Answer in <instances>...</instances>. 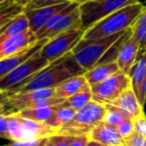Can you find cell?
Masks as SVG:
<instances>
[{"mask_svg": "<svg viewBox=\"0 0 146 146\" xmlns=\"http://www.w3.org/2000/svg\"><path fill=\"white\" fill-rule=\"evenodd\" d=\"M144 8L145 6L140 1L122 7L119 10L104 17L89 29H87L84 32L82 39L93 40V39L105 38L116 33L127 30L131 28Z\"/></svg>", "mask_w": 146, "mask_h": 146, "instance_id": "cell-1", "label": "cell"}, {"mask_svg": "<svg viewBox=\"0 0 146 146\" xmlns=\"http://www.w3.org/2000/svg\"><path fill=\"white\" fill-rule=\"evenodd\" d=\"M67 54L64 57L54 61L49 64L46 68L42 69L36 75L31 77L28 81L18 87L11 88L7 90L9 94L18 93V92H27L32 90L40 89H52L60 85L65 80L69 79L73 76L70 70L65 63Z\"/></svg>", "mask_w": 146, "mask_h": 146, "instance_id": "cell-2", "label": "cell"}, {"mask_svg": "<svg viewBox=\"0 0 146 146\" xmlns=\"http://www.w3.org/2000/svg\"><path fill=\"white\" fill-rule=\"evenodd\" d=\"M127 30L116 33L105 38L93 39V40L81 39L75 48L71 51L73 58L75 59L77 64L81 67L84 72H87L99 63V61L111 48L112 45Z\"/></svg>", "mask_w": 146, "mask_h": 146, "instance_id": "cell-3", "label": "cell"}, {"mask_svg": "<svg viewBox=\"0 0 146 146\" xmlns=\"http://www.w3.org/2000/svg\"><path fill=\"white\" fill-rule=\"evenodd\" d=\"M105 112V105L94 101L89 102L83 108L76 111L75 115L70 121L58 128L56 134L68 136H88L90 131L96 125L103 121Z\"/></svg>", "mask_w": 146, "mask_h": 146, "instance_id": "cell-4", "label": "cell"}, {"mask_svg": "<svg viewBox=\"0 0 146 146\" xmlns=\"http://www.w3.org/2000/svg\"><path fill=\"white\" fill-rule=\"evenodd\" d=\"M81 28V14L79 3L73 2L52 17L42 28L37 31V39H51L72 29Z\"/></svg>", "mask_w": 146, "mask_h": 146, "instance_id": "cell-5", "label": "cell"}, {"mask_svg": "<svg viewBox=\"0 0 146 146\" xmlns=\"http://www.w3.org/2000/svg\"><path fill=\"white\" fill-rule=\"evenodd\" d=\"M138 1L139 0H87L79 4L81 28L86 31L104 17Z\"/></svg>", "mask_w": 146, "mask_h": 146, "instance_id": "cell-6", "label": "cell"}, {"mask_svg": "<svg viewBox=\"0 0 146 146\" xmlns=\"http://www.w3.org/2000/svg\"><path fill=\"white\" fill-rule=\"evenodd\" d=\"M85 31L82 28L66 31L53 38L49 39L41 48L40 56L52 63L70 53L82 39Z\"/></svg>", "mask_w": 146, "mask_h": 146, "instance_id": "cell-7", "label": "cell"}, {"mask_svg": "<svg viewBox=\"0 0 146 146\" xmlns=\"http://www.w3.org/2000/svg\"><path fill=\"white\" fill-rule=\"evenodd\" d=\"M90 87L92 92V101L106 105L114 101L125 90L131 87V81L127 74L119 70L104 81Z\"/></svg>", "mask_w": 146, "mask_h": 146, "instance_id": "cell-8", "label": "cell"}, {"mask_svg": "<svg viewBox=\"0 0 146 146\" xmlns=\"http://www.w3.org/2000/svg\"><path fill=\"white\" fill-rule=\"evenodd\" d=\"M39 52L27 59L24 63H22L17 68L8 73L2 79H0V90L7 91L11 88L22 85L26 81H28L31 77L40 72L42 69L46 68L49 64H51L44 58H42Z\"/></svg>", "mask_w": 146, "mask_h": 146, "instance_id": "cell-9", "label": "cell"}, {"mask_svg": "<svg viewBox=\"0 0 146 146\" xmlns=\"http://www.w3.org/2000/svg\"><path fill=\"white\" fill-rule=\"evenodd\" d=\"M54 89H40L27 92H18L10 94L9 96V107L13 113L20 110L32 108L39 102L54 97Z\"/></svg>", "mask_w": 146, "mask_h": 146, "instance_id": "cell-10", "label": "cell"}, {"mask_svg": "<svg viewBox=\"0 0 146 146\" xmlns=\"http://www.w3.org/2000/svg\"><path fill=\"white\" fill-rule=\"evenodd\" d=\"M38 41L36 34L31 29L11 36L0 42V60L18 54Z\"/></svg>", "mask_w": 146, "mask_h": 146, "instance_id": "cell-11", "label": "cell"}, {"mask_svg": "<svg viewBox=\"0 0 146 146\" xmlns=\"http://www.w3.org/2000/svg\"><path fill=\"white\" fill-rule=\"evenodd\" d=\"M73 2H63L52 6H45L40 8H23L22 12L27 17L29 27L34 33L39 31L54 15L62 11Z\"/></svg>", "mask_w": 146, "mask_h": 146, "instance_id": "cell-12", "label": "cell"}, {"mask_svg": "<svg viewBox=\"0 0 146 146\" xmlns=\"http://www.w3.org/2000/svg\"><path fill=\"white\" fill-rule=\"evenodd\" d=\"M140 50L139 44L131 34V28L128 30L125 38L123 39L118 50L115 62L117 63L119 70L125 74H129Z\"/></svg>", "mask_w": 146, "mask_h": 146, "instance_id": "cell-13", "label": "cell"}, {"mask_svg": "<svg viewBox=\"0 0 146 146\" xmlns=\"http://www.w3.org/2000/svg\"><path fill=\"white\" fill-rule=\"evenodd\" d=\"M19 120L23 135V141H29L33 139H42L48 138L57 133V129L48 125L44 122H38L34 120L27 119L19 116L15 112Z\"/></svg>", "mask_w": 146, "mask_h": 146, "instance_id": "cell-14", "label": "cell"}, {"mask_svg": "<svg viewBox=\"0 0 146 146\" xmlns=\"http://www.w3.org/2000/svg\"><path fill=\"white\" fill-rule=\"evenodd\" d=\"M49 39H46V38L39 39L34 45H32V46L29 47V48L23 50L22 52L0 60V79H2V78L4 77V76H6L8 73H10L11 71H13L15 68H17L19 65L24 63L27 59H29L34 54H36L37 52H39V51L41 50V48L44 46L45 43Z\"/></svg>", "mask_w": 146, "mask_h": 146, "instance_id": "cell-15", "label": "cell"}, {"mask_svg": "<svg viewBox=\"0 0 146 146\" xmlns=\"http://www.w3.org/2000/svg\"><path fill=\"white\" fill-rule=\"evenodd\" d=\"M110 105L116 107L126 117L132 120H135L136 118L145 114L143 111V107L140 105L139 101H138L137 97H136L135 93L131 87L125 90L119 97L116 98L114 101H112Z\"/></svg>", "mask_w": 146, "mask_h": 146, "instance_id": "cell-16", "label": "cell"}, {"mask_svg": "<svg viewBox=\"0 0 146 146\" xmlns=\"http://www.w3.org/2000/svg\"><path fill=\"white\" fill-rule=\"evenodd\" d=\"M88 138L104 146H125V141L118 133L116 127L104 123L103 121L90 131Z\"/></svg>", "mask_w": 146, "mask_h": 146, "instance_id": "cell-17", "label": "cell"}, {"mask_svg": "<svg viewBox=\"0 0 146 146\" xmlns=\"http://www.w3.org/2000/svg\"><path fill=\"white\" fill-rule=\"evenodd\" d=\"M131 81V88L136 97L146 80V49H140L137 58L128 74Z\"/></svg>", "mask_w": 146, "mask_h": 146, "instance_id": "cell-18", "label": "cell"}, {"mask_svg": "<svg viewBox=\"0 0 146 146\" xmlns=\"http://www.w3.org/2000/svg\"><path fill=\"white\" fill-rule=\"evenodd\" d=\"M118 71H119V67H118L117 63L115 61H111V62L101 63V64L96 65L95 67L84 73L83 75L87 80L88 84L90 86H93L95 84L104 81Z\"/></svg>", "mask_w": 146, "mask_h": 146, "instance_id": "cell-19", "label": "cell"}, {"mask_svg": "<svg viewBox=\"0 0 146 146\" xmlns=\"http://www.w3.org/2000/svg\"><path fill=\"white\" fill-rule=\"evenodd\" d=\"M88 82L85 79L84 75H76L72 76L69 79L65 80L64 82L55 87L54 96L61 99H68L69 97L76 94L78 91L82 89L85 85H87Z\"/></svg>", "mask_w": 146, "mask_h": 146, "instance_id": "cell-20", "label": "cell"}, {"mask_svg": "<svg viewBox=\"0 0 146 146\" xmlns=\"http://www.w3.org/2000/svg\"><path fill=\"white\" fill-rule=\"evenodd\" d=\"M28 29H30L28 19L23 12L19 13L3 26L2 33L0 35V42L11 36L24 32Z\"/></svg>", "mask_w": 146, "mask_h": 146, "instance_id": "cell-21", "label": "cell"}, {"mask_svg": "<svg viewBox=\"0 0 146 146\" xmlns=\"http://www.w3.org/2000/svg\"><path fill=\"white\" fill-rule=\"evenodd\" d=\"M27 0H7L0 4V28L23 11Z\"/></svg>", "mask_w": 146, "mask_h": 146, "instance_id": "cell-22", "label": "cell"}, {"mask_svg": "<svg viewBox=\"0 0 146 146\" xmlns=\"http://www.w3.org/2000/svg\"><path fill=\"white\" fill-rule=\"evenodd\" d=\"M75 110L73 109V108L69 107V106H67L66 102L64 101L63 103L59 104L56 111L52 114V116L45 123L58 129L61 126H63L67 122L70 121L73 118V116L75 115Z\"/></svg>", "mask_w": 146, "mask_h": 146, "instance_id": "cell-23", "label": "cell"}, {"mask_svg": "<svg viewBox=\"0 0 146 146\" xmlns=\"http://www.w3.org/2000/svg\"><path fill=\"white\" fill-rule=\"evenodd\" d=\"M58 105L42 108H27V109L20 110V111L16 112V113L23 118H27V119L34 120V121L38 122H44L45 123L52 116V114L56 111Z\"/></svg>", "mask_w": 146, "mask_h": 146, "instance_id": "cell-24", "label": "cell"}, {"mask_svg": "<svg viewBox=\"0 0 146 146\" xmlns=\"http://www.w3.org/2000/svg\"><path fill=\"white\" fill-rule=\"evenodd\" d=\"M92 101V92L91 87L89 84L85 85L80 91H78L76 94L69 97L68 99L65 100L67 106L73 108L75 111H78L84 106L87 105L89 102Z\"/></svg>", "mask_w": 146, "mask_h": 146, "instance_id": "cell-25", "label": "cell"}, {"mask_svg": "<svg viewBox=\"0 0 146 146\" xmlns=\"http://www.w3.org/2000/svg\"><path fill=\"white\" fill-rule=\"evenodd\" d=\"M131 34L140 49H146V6L131 26Z\"/></svg>", "mask_w": 146, "mask_h": 146, "instance_id": "cell-26", "label": "cell"}, {"mask_svg": "<svg viewBox=\"0 0 146 146\" xmlns=\"http://www.w3.org/2000/svg\"><path fill=\"white\" fill-rule=\"evenodd\" d=\"M105 107H106V112L103 118L104 123H107V124H109V125L116 127V126L119 123H121L123 120L128 118V117H126L121 111H119L117 108L110 105V104H106Z\"/></svg>", "mask_w": 146, "mask_h": 146, "instance_id": "cell-27", "label": "cell"}, {"mask_svg": "<svg viewBox=\"0 0 146 146\" xmlns=\"http://www.w3.org/2000/svg\"><path fill=\"white\" fill-rule=\"evenodd\" d=\"M73 137L74 136L55 134L47 138L44 146H70Z\"/></svg>", "mask_w": 146, "mask_h": 146, "instance_id": "cell-28", "label": "cell"}, {"mask_svg": "<svg viewBox=\"0 0 146 146\" xmlns=\"http://www.w3.org/2000/svg\"><path fill=\"white\" fill-rule=\"evenodd\" d=\"M116 130L121 135V137L125 139L134 132V121L130 118H127L116 126Z\"/></svg>", "mask_w": 146, "mask_h": 146, "instance_id": "cell-29", "label": "cell"}, {"mask_svg": "<svg viewBox=\"0 0 146 146\" xmlns=\"http://www.w3.org/2000/svg\"><path fill=\"white\" fill-rule=\"evenodd\" d=\"M9 94L8 91H1L0 90V114H8L13 113L9 107Z\"/></svg>", "mask_w": 146, "mask_h": 146, "instance_id": "cell-30", "label": "cell"}, {"mask_svg": "<svg viewBox=\"0 0 146 146\" xmlns=\"http://www.w3.org/2000/svg\"><path fill=\"white\" fill-rule=\"evenodd\" d=\"M124 141H125V146H146V138L136 133L135 131L129 137L125 138Z\"/></svg>", "mask_w": 146, "mask_h": 146, "instance_id": "cell-31", "label": "cell"}, {"mask_svg": "<svg viewBox=\"0 0 146 146\" xmlns=\"http://www.w3.org/2000/svg\"><path fill=\"white\" fill-rule=\"evenodd\" d=\"M133 121H134V131L146 138V115L145 114L140 116V117L136 118Z\"/></svg>", "mask_w": 146, "mask_h": 146, "instance_id": "cell-32", "label": "cell"}, {"mask_svg": "<svg viewBox=\"0 0 146 146\" xmlns=\"http://www.w3.org/2000/svg\"><path fill=\"white\" fill-rule=\"evenodd\" d=\"M0 138L10 140L8 123H7V115H4V114H0Z\"/></svg>", "mask_w": 146, "mask_h": 146, "instance_id": "cell-33", "label": "cell"}, {"mask_svg": "<svg viewBox=\"0 0 146 146\" xmlns=\"http://www.w3.org/2000/svg\"><path fill=\"white\" fill-rule=\"evenodd\" d=\"M88 142H89V138L87 135L74 136L71 141L70 146H86Z\"/></svg>", "mask_w": 146, "mask_h": 146, "instance_id": "cell-34", "label": "cell"}, {"mask_svg": "<svg viewBox=\"0 0 146 146\" xmlns=\"http://www.w3.org/2000/svg\"><path fill=\"white\" fill-rule=\"evenodd\" d=\"M137 99H138V101H139L140 105H141L142 107H144V104H145V100H146V80L143 83V85H142L141 89H140L139 94H138V96H137Z\"/></svg>", "mask_w": 146, "mask_h": 146, "instance_id": "cell-35", "label": "cell"}, {"mask_svg": "<svg viewBox=\"0 0 146 146\" xmlns=\"http://www.w3.org/2000/svg\"><path fill=\"white\" fill-rule=\"evenodd\" d=\"M86 146H104L102 145V144L98 143V142H95V141H92V140H89V142L87 143V145Z\"/></svg>", "mask_w": 146, "mask_h": 146, "instance_id": "cell-36", "label": "cell"}, {"mask_svg": "<svg viewBox=\"0 0 146 146\" xmlns=\"http://www.w3.org/2000/svg\"><path fill=\"white\" fill-rule=\"evenodd\" d=\"M85 1H87V0H77V3H79V4H81V3L85 2Z\"/></svg>", "mask_w": 146, "mask_h": 146, "instance_id": "cell-37", "label": "cell"}, {"mask_svg": "<svg viewBox=\"0 0 146 146\" xmlns=\"http://www.w3.org/2000/svg\"><path fill=\"white\" fill-rule=\"evenodd\" d=\"M64 1H67V2H77V0H64Z\"/></svg>", "mask_w": 146, "mask_h": 146, "instance_id": "cell-38", "label": "cell"}, {"mask_svg": "<svg viewBox=\"0 0 146 146\" xmlns=\"http://www.w3.org/2000/svg\"><path fill=\"white\" fill-rule=\"evenodd\" d=\"M5 1H7V0H0V4H1V3H3V2H5ZM29 0H27V2H28Z\"/></svg>", "mask_w": 146, "mask_h": 146, "instance_id": "cell-39", "label": "cell"}, {"mask_svg": "<svg viewBox=\"0 0 146 146\" xmlns=\"http://www.w3.org/2000/svg\"><path fill=\"white\" fill-rule=\"evenodd\" d=\"M2 30H3V27H1V28H0V35H1V33H2Z\"/></svg>", "mask_w": 146, "mask_h": 146, "instance_id": "cell-40", "label": "cell"}, {"mask_svg": "<svg viewBox=\"0 0 146 146\" xmlns=\"http://www.w3.org/2000/svg\"><path fill=\"white\" fill-rule=\"evenodd\" d=\"M46 143V142H45ZM45 143H43V144H40V145H37V146H44L45 145Z\"/></svg>", "mask_w": 146, "mask_h": 146, "instance_id": "cell-41", "label": "cell"}, {"mask_svg": "<svg viewBox=\"0 0 146 146\" xmlns=\"http://www.w3.org/2000/svg\"><path fill=\"white\" fill-rule=\"evenodd\" d=\"M4 146H8V145H4Z\"/></svg>", "mask_w": 146, "mask_h": 146, "instance_id": "cell-42", "label": "cell"}]
</instances>
